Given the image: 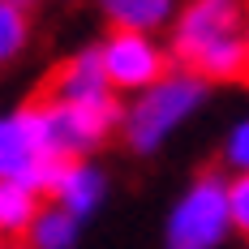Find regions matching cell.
Instances as JSON below:
<instances>
[{"instance_id": "9a60e30c", "label": "cell", "mask_w": 249, "mask_h": 249, "mask_svg": "<svg viewBox=\"0 0 249 249\" xmlns=\"http://www.w3.org/2000/svg\"><path fill=\"white\" fill-rule=\"evenodd\" d=\"M9 4H18V9H22V13H30V9H35V4H39V0H9Z\"/></svg>"}, {"instance_id": "7c38bea8", "label": "cell", "mask_w": 249, "mask_h": 249, "mask_svg": "<svg viewBox=\"0 0 249 249\" xmlns=\"http://www.w3.org/2000/svg\"><path fill=\"white\" fill-rule=\"evenodd\" d=\"M26 43H30V18H26L18 4L0 0V69L13 65L26 52Z\"/></svg>"}, {"instance_id": "6da1fadb", "label": "cell", "mask_w": 249, "mask_h": 249, "mask_svg": "<svg viewBox=\"0 0 249 249\" xmlns=\"http://www.w3.org/2000/svg\"><path fill=\"white\" fill-rule=\"evenodd\" d=\"M245 22V0H189L172 18V39H168L172 65L206 77L211 86L249 77Z\"/></svg>"}, {"instance_id": "5bb4252c", "label": "cell", "mask_w": 249, "mask_h": 249, "mask_svg": "<svg viewBox=\"0 0 249 249\" xmlns=\"http://www.w3.org/2000/svg\"><path fill=\"white\" fill-rule=\"evenodd\" d=\"M228 211H232V232L249 241V172L228 176Z\"/></svg>"}, {"instance_id": "52a82bcc", "label": "cell", "mask_w": 249, "mask_h": 249, "mask_svg": "<svg viewBox=\"0 0 249 249\" xmlns=\"http://www.w3.org/2000/svg\"><path fill=\"white\" fill-rule=\"evenodd\" d=\"M43 99L77 103V107H95V103L116 99V90L107 86V73H103L99 43H95V48H77L69 60H60V65L52 69L48 86H43Z\"/></svg>"}, {"instance_id": "3957f363", "label": "cell", "mask_w": 249, "mask_h": 249, "mask_svg": "<svg viewBox=\"0 0 249 249\" xmlns=\"http://www.w3.org/2000/svg\"><path fill=\"white\" fill-rule=\"evenodd\" d=\"M232 211H228V176L206 168L198 172L163 215V249H228Z\"/></svg>"}, {"instance_id": "2e32d148", "label": "cell", "mask_w": 249, "mask_h": 249, "mask_svg": "<svg viewBox=\"0 0 249 249\" xmlns=\"http://www.w3.org/2000/svg\"><path fill=\"white\" fill-rule=\"evenodd\" d=\"M0 249H30L26 241H13V245H0Z\"/></svg>"}, {"instance_id": "e0dca14e", "label": "cell", "mask_w": 249, "mask_h": 249, "mask_svg": "<svg viewBox=\"0 0 249 249\" xmlns=\"http://www.w3.org/2000/svg\"><path fill=\"white\" fill-rule=\"evenodd\" d=\"M245 39H249V22H245Z\"/></svg>"}, {"instance_id": "5b68a950", "label": "cell", "mask_w": 249, "mask_h": 249, "mask_svg": "<svg viewBox=\"0 0 249 249\" xmlns=\"http://www.w3.org/2000/svg\"><path fill=\"white\" fill-rule=\"evenodd\" d=\"M60 168H65V159H56L43 146L30 103L0 112V180H22L39 198H48Z\"/></svg>"}, {"instance_id": "9c48e42d", "label": "cell", "mask_w": 249, "mask_h": 249, "mask_svg": "<svg viewBox=\"0 0 249 249\" xmlns=\"http://www.w3.org/2000/svg\"><path fill=\"white\" fill-rule=\"evenodd\" d=\"M99 13L107 18L112 30H142V35H155V30L172 26L176 0H99Z\"/></svg>"}, {"instance_id": "8fae6325", "label": "cell", "mask_w": 249, "mask_h": 249, "mask_svg": "<svg viewBox=\"0 0 249 249\" xmlns=\"http://www.w3.org/2000/svg\"><path fill=\"white\" fill-rule=\"evenodd\" d=\"M82 219L60 211L56 202H43V211L35 215V224L26 232V245L30 249H77L82 245Z\"/></svg>"}, {"instance_id": "8992f818", "label": "cell", "mask_w": 249, "mask_h": 249, "mask_svg": "<svg viewBox=\"0 0 249 249\" xmlns=\"http://www.w3.org/2000/svg\"><path fill=\"white\" fill-rule=\"evenodd\" d=\"M99 60L107 73V86L116 95H142L172 69L168 48L142 30H107L99 39Z\"/></svg>"}, {"instance_id": "7a4b0ae2", "label": "cell", "mask_w": 249, "mask_h": 249, "mask_svg": "<svg viewBox=\"0 0 249 249\" xmlns=\"http://www.w3.org/2000/svg\"><path fill=\"white\" fill-rule=\"evenodd\" d=\"M206 99H211V82L172 65L155 86H146L142 95H133L124 103V116H121L124 146L133 155H142V159L159 155L206 107Z\"/></svg>"}, {"instance_id": "277c9868", "label": "cell", "mask_w": 249, "mask_h": 249, "mask_svg": "<svg viewBox=\"0 0 249 249\" xmlns=\"http://www.w3.org/2000/svg\"><path fill=\"white\" fill-rule=\"evenodd\" d=\"M39 138L56 159H95L112 133H121L124 103L107 99L95 107H77V103H52V99H30Z\"/></svg>"}, {"instance_id": "4fadbf2b", "label": "cell", "mask_w": 249, "mask_h": 249, "mask_svg": "<svg viewBox=\"0 0 249 249\" xmlns=\"http://www.w3.org/2000/svg\"><path fill=\"white\" fill-rule=\"evenodd\" d=\"M219 159L228 172H249V116L228 124L224 142H219Z\"/></svg>"}, {"instance_id": "ba28073f", "label": "cell", "mask_w": 249, "mask_h": 249, "mask_svg": "<svg viewBox=\"0 0 249 249\" xmlns=\"http://www.w3.org/2000/svg\"><path fill=\"white\" fill-rule=\"evenodd\" d=\"M107 198H112V176L95 159H65V168H60V176H56V185L48 194V202H56L60 211L77 215L82 224L95 219L107 206Z\"/></svg>"}, {"instance_id": "30bf717a", "label": "cell", "mask_w": 249, "mask_h": 249, "mask_svg": "<svg viewBox=\"0 0 249 249\" xmlns=\"http://www.w3.org/2000/svg\"><path fill=\"white\" fill-rule=\"evenodd\" d=\"M43 202L48 198H39L22 180H0V241H26Z\"/></svg>"}]
</instances>
